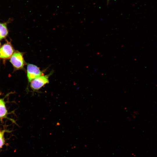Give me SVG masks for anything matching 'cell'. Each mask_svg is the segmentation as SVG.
<instances>
[{
  "mask_svg": "<svg viewBox=\"0 0 157 157\" xmlns=\"http://www.w3.org/2000/svg\"><path fill=\"white\" fill-rule=\"evenodd\" d=\"M50 74L42 75L32 80L30 82V86L32 89L34 90H38L48 83Z\"/></svg>",
  "mask_w": 157,
  "mask_h": 157,
  "instance_id": "obj_1",
  "label": "cell"
},
{
  "mask_svg": "<svg viewBox=\"0 0 157 157\" xmlns=\"http://www.w3.org/2000/svg\"></svg>",
  "mask_w": 157,
  "mask_h": 157,
  "instance_id": "obj_8",
  "label": "cell"
},
{
  "mask_svg": "<svg viewBox=\"0 0 157 157\" xmlns=\"http://www.w3.org/2000/svg\"><path fill=\"white\" fill-rule=\"evenodd\" d=\"M8 30L6 24L0 23V40L5 38L8 35Z\"/></svg>",
  "mask_w": 157,
  "mask_h": 157,
  "instance_id": "obj_5",
  "label": "cell"
},
{
  "mask_svg": "<svg viewBox=\"0 0 157 157\" xmlns=\"http://www.w3.org/2000/svg\"><path fill=\"white\" fill-rule=\"evenodd\" d=\"M14 51L11 45L6 43L3 45L0 49V58L6 59L10 57Z\"/></svg>",
  "mask_w": 157,
  "mask_h": 157,
  "instance_id": "obj_4",
  "label": "cell"
},
{
  "mask_svg": "<svg viewBox=\"0 0 157 157\" xmlns=\"http://www.w3.org/2000/svg\"><path fill=\"white\" fill-rule=\"evenodd\" d=\"M5 143L3 133L0 131V149L2 147Z\"/></svg>",
  "mask_w": 157,
  "mask_h": 157,
  "instance_id": "obj_7",
  "label": "cell"
},
{
  "mask_svg": "<svg viewBox=\"0 0 157 157\" xmlns=\"http://www.w3.org/2000/svg\"><path fill=\"white\" fill-rule=\"evenodd\" d=\"M7 114V110L6 109L4 101L0 99V118L5 116Z\"/></svg>",
  "mask_w": 157,
  "mask_h": 157,
  "instance_id": "obj_6",
  "label": "cell"
},
{
  "mask_svg": "<svg viewBox=\"0 0 157 157\" xmlns=\"http://www.w3.org/2000/svg\"><path fill=\"white\" fill-rule=\"evenodd\" d=\"M10 61L16 68L20 69L24 65V61L22 54L19 52H15L11 57Z\"/></svg>",
  "mask_w": 157,
  "mask_h": 157,
  "instance_id": "obj_3",
  "label": "cell"
},
{
  "mask_svg": "<svg viewBox=\"0 0 157 157\" xmlns=\"http://www.w3.org/2000/svg\"><path fill=\"white\" fill-rule=\"evenodd\" d=\"M27 74L28 81L30 82L33 79L43 75V73L36 65L29 64L27 66Z\"/></svg>",
  "mask_w": 157,
  "mask_h": 157,
  "instance_id": "obj_2",
  "label": "cell"
}]
</instances>
